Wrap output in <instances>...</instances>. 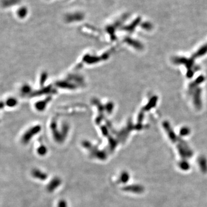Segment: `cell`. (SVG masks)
Returning <instances> with one entry per match:
<instances>
[{
  "mask_svg": "<svg viewBox=\"0 0 207 207\" xmlns=\"http://www.w3.org/2000/svg\"><path fill=\"white\" fill-rule=\"evenodd\" d=\"M130 178V175L127 172H124L121 174L120 180L122 182H127Z\"/></svg>",
  "mask_w": 207,
  "mask_h": 207,
  "instance_id": "4",
  "label": "cell"
},
{
  "mask_svg": "<svg viewBox=\"0 0 207 207\" xmlns=\"http://www.w3.org/2000/svg\"><path fill=\"white\" fill-rule=\"evenodd\" d=\"M59 181L58 180H53L51 184H52L53 185H50V186H49V189L50 190L51 189L52 187V186H53V188H55V186L56 187L58 185H59Z\"/></svg>",
  "mask_w": 207,
  "mask_h": 207,
  "instance_id": "6",
  "label": "cell"
},
{
  "mask_svg": "<svg viewBox=\"0 0 207 207\" xmlns=\"http://www.w3.org/2000/svg\"><path fill=\"white\" fill-rule=\"evenodd\" d=\"M66 207V203L64 202H61L59 204V207Z\"/></svg>",
  "mask_w": 207,
  "mask_h": 207,
  "instance_id": "7",
  "label": "cell"
},
{
  "mask_svg": "<svg viewBox=\"0 0 207 207\" xmlns=\"http://www.w3.org/2000/svg\"><path fill=\"white\" fill-rule=\"evenodd\" d=\"M199 163L202 171L204 173L207 171V161L204 156H201L199 159Z\"/></svg>",
  "mask_w": 207,
  "mask_h": 207,
  "instance_id": "2",
  "label": "cell"
},
{
  "mask_svg": "<svg viewBox=\"0 0 207 207\" xmlns=\"http://www.w3.org/2000/svg\"><path fill=\"white\" fill-rule=\"evenodd\" d=\"M38 175H39L38 177H36V178H42V179H45L46 178H47V175H46L45 174H43L42 172L39 171H37L35 170L34 171V175H35V177L37 176Z\"/></svg>",
  "mask_w": 207,
  "mask_h": 207,
  "instance_id": "5",
  "label": "cell"
},
{
  "mask_svg": "<svg viewBox=\"0 0 207 207\" xmlns=\"http://www.w3.org/2000/svg\"><path fill=\"white\" fill-rule=\"evenodd\" d=\"M124 190L126 191H129L131 192L140 193H142L144 191V188L143 186L141 185H131V186H128L124 188Z\"/></svg>",
  "mask_w": 207,
  "mask_h": 207,
  "instance_id": "1",
  "label": "cell"
},
{
  "mask_svg": "<svg viewBox=\"0 0 207 207\" xmlns=\"http://www.w3.org/2000/svg\"><path fill=\"white\" fill-rule=\"evenodd\" d=\"M179 166L180 167V168L184 170H187L189 169L190 167V165L189 163L185 160H181L180 163H179Z\"/></svg>",
  "mask_w": 207,
  "mask_h": 207,
  "instance_id": "3",
  "label": "cell"
}]
</instances>
